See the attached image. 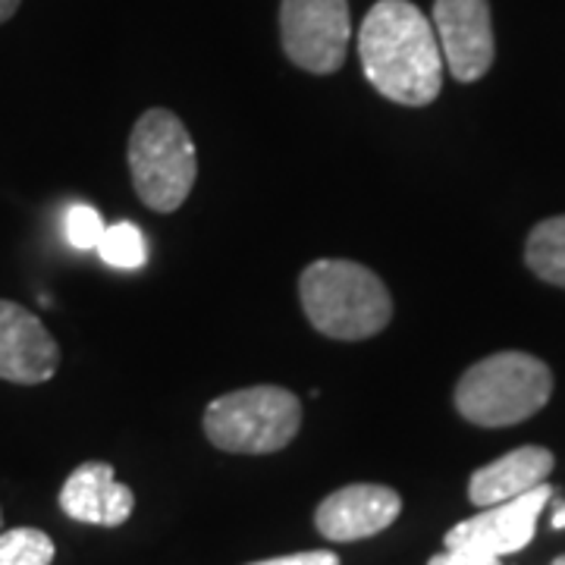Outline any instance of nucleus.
Returning a JSON list of instances; mask_svg holds the SVG:
<instances>
[{
    "label": "nucleus",
    "mask_w": 565,
    "mask_h": 565,
    "mask_svg": "<svg viewBox=\"0 0 565 565\" xmlns=\"http://www.w3.org/2000/svg\"><path fill=\"white\" fill-rule=\"evenodd\" d=\"M364 79L384 98L424 107L444 88V51L434 22L408 0H377L359 32Z\"/></svg>",
    "instance_id": "f257e3e1"
},
{
    "label": "nucleus",
    "mask_w": 565,
    "mask_h": 565,
    "mask_svg": "<svg viewBox=\"0 0 565 565\" xmlns=\"http://www.w3.org/2000/svg\"><path fill=\"white\" fill-rule=\"evenodd\" d=\"M299 299L311 327L330 340H367L393 321L386 282L364 264L345 258L311 262L299 277Z\"/></svg>",
    "instance_id": "f03ea898"
},
{
    "label": "nucleus",
    "mask_w": 565,
    "mask_h": 565,
    "mask_svg": "<svg viewBox=\"0 0 565 565\" xmlns=\"http://www.w3.org/2000/svg\"><path fill=\"white\" fill-rule=\"evenodd\" d=\"M553 396V374L527 352H497L456 384V408L478 427H509L537 415Z\"/></svg>",
    "instance_id": "7ed1b4c3"
},
{
    "label": "nucleus",
    "mask_w": 565,
    "mask_h": 565,
    "mask_svg": "<svg viewBox=\"0 0 565 565\" xmlns=\"http://www.w3.org/2000/svg\"><path fill=\"white\" fill-rule=\"evenodd\" d=\"M129 173L139 199L158 214L177 211L199 177L195 141L177 114L154 107L129 136Z\"/></svg>",
    "instance_id": "20e7f679"
},
{
    "label": "nucleus",
    "mask_w": 565,
    "mask_h": 565,
    "mask_svg": "<svg viewBox=\"0 0 565 565\" xmlns=\"http://www.w3.org/2000/svg\"><path fill=\"white\" fill-rule=\"evenodd\" d=\"M302 427V403L282 386H245L204 408V434L223 452L267 456L292 444Z\"/></svg>",
    "instance_id": "39448f33"
},
{
    "label": "nucleus",
    "mask_w": 565,
    "mask_h": 565,
    "mask_svg": "<svg viewBox=\"0 0 565 565\" xmlns=\"http://www.w3.org/2000/svg\"><path fill=\"white\" fill-rule=\"evenodd\" d=\"M349 0H282L280 41L286 57L305 73H337L349 54Z\"/></svg>",
    "instance_id": "423d86ee"
},
{
    "label": "nucleus",
    "mask_w": 565,
    "mask_h": 565,
    "mask_svg": "<svg viewBox=\"0 0 565 565\" xmlns=\"http://www.w3.org/2000/svg\"><path fill=\"white\" fill-rule=\"evenodd\" d=\"M553 497V487H534L522 497L509 500V503L487 505L481 515L465 519L446 534L449 550H478L487 556H505V553H519L531 544L537 519Z\"/></svg>",
    "instance_id": "0eeeda50"
},
{
    "label": "nucleus",
    "mask_w": 565,
    "mask_h": 565,
    "mask_svg": "<svg viewBox=\"0 0 565 565\" xmlns=\"http://www.w3.org/2000/svg\"><path fill=\"white\" fill-rule=\"evenodd\" d=\"M434 32L444 63L459 82H478L493 66V22L487 0H437Z\"/></svg>",
    "instance_id": "6e6552de"
},
{
    "label": "nucleus",
    "mask_w": 565,
    "mask_h": 565,
    "mask_svg": "<svg viewBox=\"0 0 565 565\" xmlns=\"http://www.w3.org/2000/svg\"><path fill=\"white\" fill-rule=\"evenodd\" d=\"M61 367V345L39 315L0 299V381L35 386Z\"/></svg>",
    "instance_id": "1a4fd4ad"
},
{
    "label": "nucleus",
    "mask_w": 565,
    "mask_h": 565,
    "mask_svg": "<svg viewBox=\"0 0 565 565\" xmlns=\"http://www.w3.org/2000/svg\"><path fill=\"white\" fill-rule=\"evenodd\" d=\"M403 512V497L384 484H349L333 490L315 512V525L333 544L374 537Z\"/></svg>",
    "instance_id": "9d476101"
},
{
    "label": "nucleus",
    "mask_w": 565,
    "mask_h": 565,
    "mask_svg": "<svg viewBox=\"0 0 565 565\" xmlns=\"http://www.w3.org/2000/svg\"><path fill=\"white\" fill-rule=\"evenodd\" d=\"M61 509L73 522L117 527L129 522L136 497L129 487L114 478L110 465L85 462L66 478L61 490Z\"/></svg>",
    "instance_id": "9b49d317"
},
{
    "label": "nucleus",
    "mask_w": 565,
    "mask_h": 565,
    "mask_svg": "<svg viewBox=\"0 0 565 565\" xmlns=\"http://www.w3.org/2000/svg\"><path fill=\"white\" fill-rule=\"evenodd\" d=\"M553 465H556V459L544 446H519V449L505 452L497 462L484 465V468H478L471 475L468 500L481 505V509L509 503V500L522 497L527 490L546 484Z\"/></svg>",
    "instance_id": "f8f14e48"
},
{
    "label": "nucleus",
    "mask_w": 565,
    "mask_h": 565,
    "mask_svg": "<svg viewBox=\"0 0 565 565\" xmlns=\"http://www.w3.org/2000/svg\"><path fill=\"white\" fill-rule=\"evenodd\" d=\"M525 262L541 280L565 289V214L550 217L531 230Z\"/></svg>",
    "instance_id": "ddd939ff"
},
{
    "label": "nucleus",
    "mask_w": 565,
    "mask_h": 565,
    "mask_svg": "<svg viewBox=\"0 0 565 565\" xmlns=\"http://www.w3.org/2000/svg\"><path fill=\"white\" fill-rule=\"evenodd\" d=\"M54 541L39 527H10L0 534V565H51Z\"/></svg>",
    "instance_id": "4468645a"
},
{
    "label": "nucleus",
    "mask_w": 565,
    "mask_h": 565,
    "mask_svg": "<svg viewBox=\"0 0 565 565\" xmlns=\"http://www.w3.org/2000/svg\"><path fill=\"white\" fill-rule=\"evenodd\" d=\"M98 255L110 267H126V270L141 267L145 255H148L145 252V236H141V230L136 223H114V226L104 230L102 243H98Z\"/></svg>",
    "instance_id": "2eb2a0df"
},
{
    "label": "nucleus",
    "mask_w": 565,
    "mask_h": 565,
    "mask_svg": "<svg viewBox=\"0 0 565 565\" xmlns=\"http://www.w3.org/2000/svg\"><path fill=\"white\" fill-rule=\"evenodd\" d=\"M63 230H66V243L88 252V248H98L107 226L92 204H73L63 217Z\"/></svg>",
    "instance_id": "dca6fc26"
},
{
    "label": "nucleus",
    "mask_w": 565,
    "mask_h": 565,
    "mask_svg": "<svg viewBox=\"0 0 565 565\" xmlns=\"http://www.w3.org/2000/svg\"><path fill=\"white\" fill-rule=\"evenodd\" d=\"M427 565H500V556H487V553H478V550H449L446 553H437L430 556Z\"/></svg>",
    "instance_id": "f3484780"
},
{
    "label": "nucleus",
    "mask_w": 565,
    "mask_h": 565,
    "mask_svg": "<svg viewBox=\"0 0 565 565\" xmlns=\"http://www.w3.org/2000/svg\"><path fill=\"white\" fill-rule=\"evenodd\" d=\"M248 565H340V556L330 550H308V553H292V556H274V559H262V563Z\"/></svg>",
    "instance_id": "a211bd4d"
},
{
    "label": "nucleus",
    "mask_w": 565,
    "mask_h": 565,
    "mask_svg": "<svg viewBox=\"0 0 565 565\" xmlns=\"http://www.w3.org/2000/svg\"><path fill=\"white\" fill-rule=\"evenodd\" d=\"M22 0H0V25L7 20H13V13L20 10Z\"/></svg>",
    "instance_id": "6ab92c4d"
},
{
    "label": "nucleus",
    "mask_w": 565,
    "mask_h": 565,
    "mask_svg": "<svg viewBox=\"0 0 565 565\" xmlns=\"http://www.w3.org/2000/svg\"><path fill=\"white\" fill-rule=\"evenodd\" d=\"M553 527H565V505L556 509V515H553Z\"/></svg>",
    "instance_id": "aec40b11"
},
{
    "label": "nucleus",
    "mask_w": 565,
    "mask_h": 565,
    "mask_svg": "<svg viewBox=\"0 0 565 565\" xmlns=\"http://www.w3.org/2000/svg\"><path fill=\"white\" fill-rule=\"evenodd\" d=\"M553 565H565V556H559V559H553Z\"/></svg>",
    "instance_id": "412c9836"
},
{
    "label": "nucleus",
    "mask_w": 565,
    "mask_h": 565,
    "mask_svg": "<svg viewBox=\"0 0 565 565\" xmlns=\"http://www.w3.org/2000/svg\"><path fill=\"white\" fill-rule=\"evenodd\" d=\"M0 522H3V512H0Z\"/></svg>",
    "instance_id": "4be33fe9"
}]
</instances>
